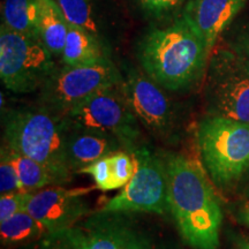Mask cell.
<instances>
[{
  "label": "cell",
  "instance_id": "19",
  "mask_svg": "<svg viewBox=\"0 0 249 249\" xmlns=\"http://www.w3.org/2000/svg\"><path fill=\"white\" fill-rule=\"evenodd\" d=\"M12 161L18 171L23 191L35 192L51 186H62L60 181L45 165L27 156L18 154L7 147Z\"/></svg>",
  "mask_w": 249,
  "mask_h": 249
},
{
  "label": "cell",
  "instance_id": "13",
  "mask_svg": "<svg viewBox=\"0 0 249 249\" xmlns=\"http://www.w3.org/2000/svg\"><path fill=\"white\" fill-rule=\"evenodd\" d=\"M245 4L246 0H188L181 17L203 39L211 55L218 38Z\"/></svg>",
  "mask_w": 249,
  "mask_h": 249
},
{
  "label": "cell",
  "instance_id": "30",
  "mask_svg": "<svg viewBox=\"0 0 249 249\" xmlns=\"http://www.w3.org/2000/svg\"><path fill=\"white\" fill-rule=\"evenodd\" d=\"M238 246L240 249H249V239L244 238L238 241Z\"/></svg>",
  "mask_w": 249,
  "mask_h": 249
},
{
  "label": "cell",
  "instance_id": "14",
  "mask_svg": "<svg viewBox=\"0 0 249 249\" xmlns=\"http://www.w3.org/2000/svg\"><path fill=\"white\" fill-rule=\"evenodd\" d=\"M118 151H124V149L113 136L66 126V155L74 174L93 161Z\"/></svg>",
  "mask_w": 249,
  "mask_h": 249
},
{
  "label": "cell",
  "instance_id": "20",
  "mask_svg": "<svg viewBox=\"0 0 249 249\" xmlns=\"http://www.w3.org/2000/svg\"><path fill=\"white\" fill-rule=\"evenodd\" d=\"M1 9V26L14 33L37 37V0H4Z\"/></svg>",
  "mask_w": 249,
  "mask_h": 249
},
{
  "label": "cell",
  "instance_id": "5",
  "mask_svg": "<svg viewBox=\"0 0 249 249\" xmlns=\"http://www.w3.org/2000/svg\"><path fill=\"white\" fill-rule=\"evenodd\" d=\"M139 214L98 209L71 231L81 249H169Z\"/></svg>",
  "mask_w": 249,
  "mask_h": 249
},
{
  "label": "cell",
  "instance_id": "4",
  "mask_svg": "<svg viewBox=\"0 0 249 249\" xmlns=\"http://www.w3.org/2000/svg\"><path fill=\"white\" fill-rule=\"evenodd\" d=\"M196 143L213 185L238 187L249 169V124L208 114L197 124Z\"/></svg>",
  "mask_w": 249,
  "mask_h": 249
},
{
  "label": "cell",
  "instance_id": "9",
  "mask_svg": "<svg viewBox=\"0 0 249 249\" xmlns=\"http://www.w3.org/2000/svg\"><path fill=\"white\" fill-rule=\"evenodd\" d=\"M132 156L135 161L134 176L119 194L102 204L101 210L166 214L167 176L163 152L142 143Z\"/></svg>",
  "mask_w": 249,
  "mask_h": 249
},
{
  "label": "cell",
  "instance_id": "17",
  "mask_svg": "<svg viewBox=\"0 0 249 249\" xmlns=\"http://www.w3.org/2000/svg\"><path fill=\"white\" fill-rule=\"evenodd\" d=\"M49 233V230L27 210L21 211L9 219L0 223L1 244L5 248L9 249L26 247Z\"/></svg>",
  "mask_w": 249,
  "mask_h": 249
},
{
  "label": "cell",
  "instance_id": "2",
  "mask_svg": "<svg viewBox=\"0 0 249 249\" xmlns=\"http://www.w3.org/2000/svg\"><path fill=\"white\" fill-rule=\"evenodd\" d=\"M210 53L203 39L182 17L149 30L139 45L140 64L164 89L179 91L203 76Z\"/></svg>",
  "mask_w": 249,
  "mask_h": 249
},
{
  "label": "cell",
  "instance_id": "6",
  "mask_svg": "<svg viewBox=\"0 0 249 249\" xmlns=\"http://www.w3.org/2000/svg\"><path fill=\"white\" fill-rule=\"evenodd\" d=\"M62 118L71 128L113 136L129 154L143 143L141 124L130 110L121 83L96 92Z\"/></svg>",
  "mask_w": 249,
  "mask_h": 249
},
{
  "label": "cell",
  "instance_id": "29",
  "mask_svg": "<svg viewBox=\"0 0 249 249\" xmlns=\"http://www.w3.org/2000/svg\"><path fill=\"white\" fill-rule=\"evenodd\" d=\"M238 187H241V193L245 197H247L249 200V169L246 174L244 176V178L239 183Z\"/></svg>",
  "mask_w": 249,
  "mask_h": 249
},
{
  "label": "cell",
  "instance_id": "27",
  "mask_svg": "<svg viewBox=\"0 0 249 249\" xmlns=\"http://www.w3.org/2000/svg\"><path fill=\"white\" fill-rule=\"evenodd\" d=\"M188 0H139L144 11L154 15H164L185 6Z\"/></svg>",
  "mask_w": 249,
  "mask_h": 249
},
{
  "label": "cell",
  "instance_id": "18",
  "mask_svg": "<svg viewBox=\"0 0 249 249\" xmlns=\"http://www.w3.org/2000/svg\"><path fill=\"white\" fill-rule=\"evenodd\" d=\"M70 26L81 28L101 39L103 12L99 0H54Z\"/></svg>",
  "mask_w": 249,
  "mask_h": 249
},
{
  "label": "cell",
  "instance_id": "25",
  "mask_svg": "<svg viewBox=\"0 0 249 249\" xmlns=\"http://www.w3.org/2000/svg\"><path fill=\"white\" fill-rule=\"evenodd\" d=\"M31 194L33 192L29 191H18L1 194L0 196V223L26 210Z\"/></svg>",
  "mask_w": 249,
  "mask_h": 249
},
{
  "label": "cell",
  "instance_id": "22",
  "mask_svg": "<svg viewBox=\"0 0 249 249\" xmlns=\"http://www.w3.org/2000/svg\"><path fill=\"white\" fill-rule=\"evenodd\" d=\"M77 173L90 174L95 181V187L102 192H108L117 189L116 182H114L113 174H112L110 156L104 157L102 160L93 161L88 166L83 167Z\"/></svg>",
  "mask_w": 249,
  "mask_h": 249
},
{
  "label": "cell",
  "instance_id": "15",
  "mask_svg": "<svg viewBox=\"0 0 249 249\" xmlns=\"http://www.w3.org/2000/svg\"><path fill=\"white\" fill-rule=\"evenodd\" d=\"M37 37L53 57H60L65 48L68 23L54 0H37Z\"/></svg>",
  "mask_w": 249,
  "mask_h": 249
},
{
  "label": "cell",
  "instance_id": "10",
  "mask_svg": "<svg viewBox=\"0 0 249 249\" xmlns=\"http://www.w3.org/2000/svg\"><path fill=\"white\" fill-rule=\"evenodd\" d=\"M205 97L208 114L249 124V71L229 49L210 59Z\"/></svg>",
  "mask_w": 249,
  "mask_h": 249
},
{
  "label": "cell",
  "instance_id": "23",
  "mask_svg": "<svg viewBox=\"0 0 249 249\" xmlns=\"http://www.w3.org/2000/svg\"><path fill=\"white\" fill-rule=\"evenodd\" d=\"M18 249H81V247L71 229H68L49 233L33 244Z\"/></svg>",
  "mask_w": 249,
  "mask_h": 249
},
{
  "label": "cell",
  "instance_id": "3",
  "mask_svg": "<svg viewBox=\"0 0 249 249\" xmlns=\"http://www.w3.org/2000/svg\"><path fill=\"white\" fill-rule=\"evenodd\" d=\"M2 143L45 165L61 185L71 181L74 173L66 155V124L43 105L12 108L2 114Z\"/></svg>",
  "mask_w": 249,
  "mask_h": 249
},
{
  "label": "cell",
  "instance_id": "7",
  "mask_svg": "<svg viewBox=\"0 0 249 249\" xmlns=\"http://www.w3.org/2000/svg\"><path fill=\"white\" fill-rule=\"evenodd\" d=\"M57 65L51 52L37 37L0 29V77L4 86L15 93L40 90Z\"/></svg>",
  "mask_w": 249,
  "mask_h": 249
},
{
  "label": "cell",
  "instance_id": "1",
  "mask_svg": "<svg viewBox=\"0 0 249 249\" xmlns=\"http://www.w3.org/2000/svg\"><path fill=\"white\" fill-rule=\"evenodd\" d=\"M167 205L182 240L193 249L219 248L223 211L203 165L179 152H163Z\"/></svg>",
  "mask_w": 249,
  "mask_h": 249
},
{
  "label": "cell",
  "instance_id": "12",
  "mask_svg": "<svg viewBox=\"0 0 249 249\" xmlns=\"http://www.w3.org/2000/svg\"><path fill=\"white\" fill-rule=\"evenodd\" d=\"M93 188L51 186L33 192L26 210L50 233L68 230L91 213L86 196Z\"/></svg>",
  "mask_w": 249,
  "mask_h": 249
},
{
  "label": "cell",
  "instance_id": "11",
  "mask_svg": "<svg viewBox=\"0 0 249 249\" xmlns=\"http://www.w3.org/2000/svg\"><path fill=\"white\" fill-rule=\"evenodd\" d=\"M121 89L134 116L149 133L169 143L178 139V112L163 87L145 73L132 70L123 77Z\"/></svg>",
  "mask_w": 249,
  "mask_h": 249
},
{
  "label": "cell",
  "instance_id": "21",
  "mask_svg": "<svg viewBox=\"0 0 249 249\" xmlns=\"http://www.w3.org/2000/svg\"><path fill=\"white\" fill-rule=\"evenodd\" d=\"M18 191H23V189L22 186H21L18 171L15 169L13 161H12L7 145L5 143H1V151H0V193L7 194V193Z\"/></svg>",
  "mask_w": 249,
  "mask_h": 249
},
{
  "label": "cell",
  "instance_id": "8",
  "mask_svg": "<svg viewBox=\"0 0 249 249\" xmlns=\"http://www.w3.org/2000/svg\"><path fill=\"white\" fill-rule=\"evenodd\" d=\"M121 82L123 76L108 57L91 65H64L57 67L39 90V104L65 117L96 92Z\"/></svg>",
  "mask_w": 249,
  "mask_h": 249
},
{
  "label": "cell",
  "instance_id": "28",
  "mask_svg": "<svg viewBox=\"0 0 249 249\" xmlns=\"http://www.w3.org/2000/svg\"><path fill=\"white\" fill-rule=\"evenodd\" d=\"M235 218L242 225L249 227V200L242 202L235 213Z\"/></svg>",
  "mask_w": 249,
  "mask_h": 249
},
{
  "label": "cell",
  "instance_id": "16",
  "mask_svg": "<svg viewBox=\"0 0 249 249\" xmlns=\"http://www.w3.org/2000/svg\"><path fill=\"white\" fill-rule=\"evenodd\" d=\"M107 58L102 39L81 28L68 24L61 61L68 66L91 65Z\"/></svg>",
  "mask_w": 249,
  "mask_h": 249
},
{
  "label": "cell",
  "instance_id": "26",
  "mask_svg": "<svg viewBox=\"0 0 249 249\" xmlns=\"http://www.w3.org/2000/svg\"><path fill=\"white\" fill-rule=\"evenodd\" d=\"M229 50L249 71V23L242 27L240 31L233 37Z\"/></svg>",
  "mask_w": 249,
  "mask_h": 249
},
{
  "label": "cell",
  "instance_id": "24",
  "mask_svg": "<svg viewBox=\"0 0 249 249\" xmlns=\"http://www.w3.org/2000/svg\"><path fill=\"white\" fill-rule=\"evenodd\" d=\"M110 161L117 189L124 188L135 172V161L132 154L127 151H118L110 156Z\"/></svg>",
  "mask_w": 249,
  "mask_h": 249
}]
</instances>
